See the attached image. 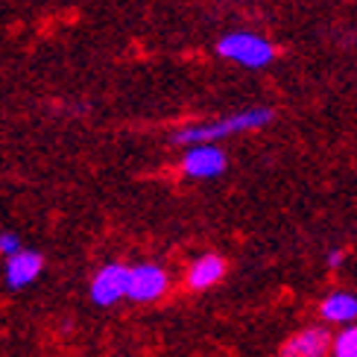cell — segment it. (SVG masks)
<instances>
[{
	"instance_id": "6da1fadb",
	"label": "cell",
	"mask_w": 357,
	"mask_h": 357,
	"mask_svg": "<svg viewBox=\"0 0 357 357\" xmlns=\"http://www.w3.org/2000/svg\"><path fill=\"white\" fill-rule=\"evenodd\" d=\"M273 121V112L270 109H246V112H237V114H226V117H217V121H208V123H193V126H182L173 135V144H185V146H197V144H214L220 138H229L237 135V132H252V129H261Z\"/></svg>"
},
{
	"instance_id": "7a4b0ae2",
	"label": "cell",
	"mask_w": 357,
	"mask_h": 357,
	"mask_svg": "<svg viewBox=\"0 0 357 357\" xmlns=\"http://www.w3.org/2000/svg\"><path fill=\"white\" fill-rule=\"evenodd\" d=\"M217 53L234 65H243L249 70L266 68L275 59V47L264 36L255 33H229L217 41Z\"/></svg>"
},
{
	"instance_id": "3957f363",
	"label": "cell",
	"mask_w": 357,
	"mask_h": 357,
	"mask_svg": "<svg viewBox=\"0 0 357 357\" xmlns=\"http://www.w3.org/2000/svg\"><path fill=\"white\" fill-rule=\"evenodd\" d=\"M129 278H132V266L106 264L91 278V302L100 307H109L121 299H129Z\"/></svg>"
},
{
	"instance_id": "277c9868",
	"label": "cell",
	"mask_w": 357,
	"mask_h": 357,
	"mask_svg": "<svg viewBox=\"0 0 357 357\" xmlns=\"http://www.w3.org/2000/svg\"><path fill=\"white\" fill-rule=\"evenodd\" d=\"M170 278L161 270L158 264H138L132 266V278H129V299L132 302H158L167 293Z\"/></svg>"
},
{
	"instance_id": "5b68a950",
	"label": "cell",
	"mask_w": 357,
	"mask_h": 357,
	"mask_svg": "<svg viewBox=\"0 0 357 357\" xmlns=\"http://www.w3.org/2000/svg\"><path fill=\"white\" fill-rule=\"evenodd\" d=\"M334 346V337L328 334V328H302L290 334L278 349V357H328Z\"/></svg>"
},
{
	"instance_id": "8992f818",
	"label": "cell",
	"mask_w": 357,
	"mask_h": 357,
	"mask_svg": "<svg viewBox=\"0 0 357 357\" xmlns=\"http://www.w3.org/2000/svg\"><path fill=\"white\" fill-rule=\"evenodd\" d=\"M226 167H229V158H226V153H222L217 144L188 146V153L182 158V170L190 178H214Z\"/></svg>"
},
{
	"instance_id": "52a82bcc",
	"label": "cell",
	"mask_w": 357,
	"mask_h": 357,
	"mask_svg": "<svg viewBox=\"0 0 357 357\" xmlns=\"http://www.w3.org/2000/svg\"><path fill=\"white\" fill-rule=\"evenodd\" d=\"M44 270V258L38 255V252L33 249H21L18 255L6 258V284L9 287H26L33 284V281L38 278V273Z\"/></svg>"
},
{
	"instance_id": "ba28073f",
	"label": "cell",
	"mask_w": 357,
	"mask_h": 357,
	"mask_svg": "<svg viewBox=\"0 0 357 357\" xmlns=\"http://www.w3.org/2000/svg\"><path fill=\"white\" fill-rule=\"evenodd\" d=\"M226 270H229L226 258H220V255H214V252H208V255H202V258H197V261L190 264L185 284H188V290H208V287H214L217 281H222Z\"/></svg>"
},
{
	"instance_id": "9c48e42d",
	"label": "cell",
	"mask_w": 357,
	"mask_h": 357,
	"mask_svg": "<svg viewBox=\"0 0 357 357\" xmlns=\"http://www.w3.org/2000/svg\"><path fill=\"white\" fill-rule=\"evenodd\" d=\"M319 314L325 322H351L357 317V296L351 293H331L328 299H322Z\"/></svg>"
},
{
	"instance_id": "30bf717a",
	"label": "cell",
	"mask_w": 357,
	"mask_h": 357,
	"mask_svg": "<svg viewBox=\"0 0 357 357\" xmlns=\"http://www.w3.org/2000/svg\"><path fill=\"white\" fill-rule=\"evenodd\" d=\"M331 357H357V325H349L334 337Z\"/></svg>"
},
{
	"instance_id": "8fae6325",
	"label": "cell",
	"mask_w": 357,
	"mask_h": 357,
	"mask_svg": "<svg viewBox=\"0 0 357 357\" xmlns=\"http://www.w3.org/2000/svg\"><path fill=\"white\" fill-rule=\"evenodd\" d=\"M24 246H21V241H18V234H12V231H3L0 234V255H6V258H12V255H18Z\"/></svg>"
},
{
	"instance_id": "7c38bea8",
	"label": "cell",
	"mask_w": 357,
	"mask_h": 357,
	"mask_svg": "<svg viewBox=\"0 0 357 357\" xmlns=\"http://www.w3.org/2000/svg\"><path fill=\"white\" fill-rule=\"evenodd\" d=\"M343 264V252H331L328 255V266H340Z\"/></svg>"
}]
</instances>
